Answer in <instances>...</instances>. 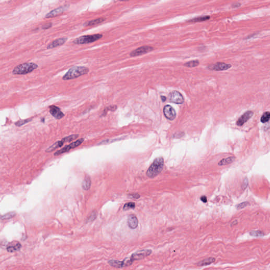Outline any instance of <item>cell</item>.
Listing matches in <instances>:
<instances>
[{
	"mask_svg": "<svg viewBox=\"0 0 270 270\" xmlns=\"http://www.w3.org/2000/svg\"><path fill=\"white\" fill-rule=\"evenodd\" d=\"M129 197L131 198H134V199H138L140 197V196L139 194H131L130 195H129Z\"/></svg>",
	"mask_w": 270,
	"mask_h": 270,
	"instance_id": "32",
	"label": "cell"
},
{
	"mask_svg": "<svg viewBox=\"0 0 270 270\" xmlns=\"http://www.w3.org/2000/svg\"><path fill=\"white\" fill-rule=\"evenodd\" d=\"M102 37H103V35L100 34L90 35H84V36H80L78 38H77V39L73 41V43L75 44H77V45L87 44V43L93 42L96 41L98 40Z\"/></svg>",
	"mask_w": 270,
	"mask_h": 270,
	"instance_id": "5",
	"label": "cell"
},
{
	"mask_svg": "<svg viewBox=\"0 0 270 270\" xmlns=\"http://www.w3.org/2000/svg\"><path fill=\"white\" fill-rule=\"evenodd\" d=\"M79 137V135L78 134H74V135H70L67 137H64L63 139H61V140L56 141V143H53L52 145L51 146L49 147L48 148H47L46 150V153H51L55 150L56 149L58 148L59 147H62L64 143L68 142H70V141H73L75 139L78 138V137Z\"/></svg>",
	"mask_w": 270,
	"mask_h": 270,
	"instance_id": "4",
	"label": "cell"
},
{
	"mask_svg": "<svg viewBox=\"0 0 270 270\" xmlns=\"http://www.w3.org/2000/svg\"><path fill=\"white\" fill-rule=\"evenodd\" d=\"M164 164V161L163 158L161 157L156 158L147 170L146 172L147 177L150 178L155 177L163 170Z\"/></svg>",
	"mask_w": 270,
	"mask_h": 270,
	"instance_id": "1",
	"label": "cell"
},
{
	"mask_svg": "<svg viewBox=\"0 0 270 270\" xmlns=\"http://www.w3.org/2000/svg\"><path fill=\"white\" fill-rule=\"evenodd\" d=\"M91 185V181L90 178L87 176L84 178L82 183V187L83 190L85 191H88L90 188Z\"/></svg>",
	"mask_w": 270,
	"mask_h": 270,
	"instance_id": "20",
	"label": "cell"
},
{
	"mask_svg": "<svg viewBox=\"0 0 270 270\" xmlns=\"http://www.w3.org/2000/svg\"><path fill=\"white\" fill-rule=\"evenodd\" d=\"M241 4H240V3H234L233 4V5H232L233 6V8H238V7H239V6H241Z\"/></svg>",
	"mask_w": 270,
	"mask_h": 270,
	"instance_id": "36",
	"label": "cell"
},
{
	"mask_svg": "<svg viewBox=\"0 0 270 270\" xmlns=\"http://www.w3.org/2000/svg\"><path fill=\"white\" fill-rule=\"evenodd\" d=\"M117 107L116 106H111L107 107L105 110H111V111H115L116 109H117Z\"/></svg>",
	"mask_w": 270,
	"mask_h": 270,
	"instance_id": "34",
	"label": "cell"
},
{
	"mask_svg": "<svg viewBox=\"0 0 270 270\" xmlns=\"http://www.w3.org/2000/svg\"><path fill=\"white\" fill-rule=\"evenodd\" d=\"M151 253L152 251L150 250H140L133 253L130 258L133 261L135 260H141L147 256H149V255L151 254Z\"/></svg>",
	"mask_w": 270,
	"mask_h": 270,
	"instance_id": "10",
	"label": "cell"
},
{
	"mask_svg": "<svg viewBox=\"0 0 270 270\" xmlns=\"http://www.w3.org/2000/svg\"><path fill=\"white\" fill-rule=\"evenodd\" d=\"M200 64V62L198 60H193L191 61L190 62H188L184 64V66L186 67H190V68H193V67H195L197 66Z\"/></svg>",
	"mask_w": 270,
	"mask_h": 270,
	"instance_id": "24",
	"label": "cell"
},
{
	"mask_svg": "<svg viewBox=\"0 0 270 270\" xmlns=\"http://www.w3.org/2000/svg\"><path fill=\"white\" fill-rule=\"evenodd\" d=\"M108 264L110 266L116 268H121L124 267L123 261H120L118 260H110L108 261Z\"/></svg>",
	"mask_w": 270,
	"mask_h": 270,
	"instance_id": "18",
	"label": "cell"
},
{
	"mask_svg": "<svg viewBox=\"0 0 270 270\" xmlns=\"http://www.w3.org/2000/svg\"></svg>",
	"mask_w": 270,
	"mask_h": 270,
	"instance_id": "40",
	"label": "cell"
},
{
	"mask_svg": "<svg viewBox=\"0 0 270 270\" xmlns=\"http://www.w3.org/2000/svg\"><path fill=\"white\" fill-rule=\"evenodd\" d=\"M200 200H201L202 202L204 203H207V202H208V199H207V197H206V196H202V197L200 198Z\"/></svg>",
	"mask_w": 270,
	"mask_h": 270,
	"instance_id": "35",
	"label": "cell"
},
{
	"mask_svg": "<svg viewBox=\"0 0 270 270\" xmlns=\"http://www.w3.org/2000/svg\"><path fill=\"white\" fill-rule=\"evenodd\" d=\"M105 20V19L103 18H100L98 19H96V20H94L91 21H90L88 23V24H87V25H89V26H92V25H97V24H99L100 23H101V22H103V21Z\"/></svg>",
	"mask_w": 270,
	"mask_h": 270,
	"instance_id": "26",
	"label": "cell"
},
{
	"mask_svg": "<svg viewBox=\"0 0 270 270\" xmlns=\"http://www.w3.org/2000/svg\"><path fill=\"white\" fill-rule=\"evenodd\" d=\"M253 113H254L252 111H246L238 118L236 122V125H238V126H242L244 123H246L249 119L251 118L252 116L253 115Z\"/></svg>",
	"mask_w": 270,
	"mask_h": 270,
	"instance_id": "13",
	"label": "cell"
},
{
	"mask_svg": "<svg viewBox=\"0 0 270 270\" xmlns=\"http://www.w3.org/2000/svg\"><path fill=\"white\" fill-rule=\"evenodd\" d=\"M161 99H162V101H165L166 100V98L165 97H164V96H163V97H161Z\"/></svg>",
	"mask_w": 270,
	"mask_h": 270,
	"instance_id": "38",
	"label": "cell"
},
{
	"mask_svg": "<svg viewBox=\"0 0 270 270\" xmlns=\"http://www.w3.org/2000/svg\"><path fill=\"white\" fill-rule=\"evenodd\" d=\"M67 38H60L56 39V40L53 41L52 42L50 43L47 46V49H53L62 46L67 41Z\"/></svg>",
	"mask_w": 270,
	"mask_h": 270,
	"instance_id": "17",
	"label": "cell"
},
{
	"mask_svg": "<svg viewBox=\"0 0 270 270\" xmlns=\"http://www.w3.org/2000/svg\"><path fill=\"white\" fill-rule=\"evenodd\" d=\"M21 248V244L17 241H13L11 242L8 245L6 250L10 253L16 252L20 249Z\"/></svg>",
	"mask_w": 270,
	"mask_h": 270,
	"instance_id": "14",
	"label": "cell"
},
{
	"mask_svg": "<svg viewBox=\"0 0 270 270\" xmlns=\"http://www.w3.org/2000/svg\"><path fill=\"white\" fill-rule=\"evenodd\" d=\"M154 50L153 48L149 46H141L140 48L136 49L135 50L133 51L130 56H136L144 55L147 53L149 52Z\"/></svg>",
	"mask_w": 270,
	"mask_h": 270,
	"instance_id": "9",
	"label": "cell"
},
{
	"mask_svg": "<svg viewBox=\"0 0 270 270\" xmlns=\"http://www.w3.org/2000/svg\"><path fill=\"white\" fill-rule=\"evenodd\" d=\"M49 111L53 117L58 120L62 119L65 116V114L61 111L60 108L54 105L49 107Z\"/></svg>",
	"mask_w": 270,
	"mask_h": 270,
	"instance_id": "12",
	"label": "cell"
},
{
	"mask_svg": "<svg viewBox=\"0 0 270 270\" xmlns=\"http://www.w3.org/2000/svg\"><path fill=\"white\" fill-rule=\"evenodd\" d=\"M89 72V68L83 66H75L69 70L62 77L63 80L76 79L83 75H87Z\"/></svg>",
	"mask_w": 270,
	"mask_h": 270,
	"instance_id": "2",
	"label": "cell"
},
{
	"mask_svg": "<svg viewBox=\"0 0 270 270\" xmlns=\"http://www.w3.org/2000/svg\"><path fill=\"white\" fill-rule=\"evenodd\" d=\"M85 140L84 138H80L78 139L76 141L73 142L72 143L69 144L68 145L66 146L60 150H59L54 154V156H57L60 155L62 154L67 153L68 151H70L71 149H74L76 147H78L83 143V142Z\"/></svg>",
	"mask_w": 270,
	"mask_h": 270,
	"instance_id": "6",
	"label": "cell"
},
{
	"mask_svg": "<svg viewBox=\"0 0 270 270\" xmlns=\"http://www.w3.org/2000/svg\"><path fill=\"white\" fill-rule=\"evenodd\" d=\"M51 26V23H49V24H47L46 25H45V26L44 27H43V29H48Z\"/></svg>",
	"mask_w": 270,
	"mask_h": 270,
	"instance_id": "37",
	"label": "cell"
},
{
	"mask_svg": "<svg viewBox=\"0 0 270 270\" xmlns=\"http://www.w3.org/2000/svg\"><path fill=\"white\" fill-rule=\"evenodd\" d=\"M135 208V203L133 202H129L125 204L123 206V211H127V210L133 209Z\"/></svg>",
	"mask_w": 270,
	"mask_h": 270,
	"instance_id": "27",
	"label": "cell"
},
{
	"mask_svg": "<svg viewBox=\"0 0 270 270\" xmlns=\"http://www.w3.org/2000/svg\"><path fill=\"white\" fill-rule=\"evenodd\" d=\"M38 68L36 63L33 62L24 63L14 68L12 73L15 75H24L32 73Z\"/></svg>",
	"mask_w": 270,
	"mask_h": 270,
	"instance_id": "3",
	"label": "cell"
},
{
	"mask_svg": "<svg viewBox=\"0 0 270 270\" xmlns=\"http://www.w3.org/2000/svg\"><path fill=\"white\" fill-rule=\"evenodd\" d=\"M119 1H128V0H119Z\"/></svg>",
	"mask_w": 270,
	"mask_h": 270,
	"instance_id": "39",
	"label": "cell"
},
{
	"mask_svg": "<svg viewBox=\"0 0 270 270\" xmlns=\"http://www.w3.org/2000/svg\"><path fill=\"white\" fill-rule=\"evenodd\" d=\"M164 114L166 118L170 120H173L176 118V113L175 109L170 105H166L164 108Z\"/></svg>",
	"mask_w": 270,
	"mask_h": 270,
	"instance_id": "11",
	"label": "cell"
},
{
	"mask_svg": "<svg viewBox=\"0 0 270 270\" xmlns=\"http://www.w3.org/2000/svg\"><path fill=\"white\" fill-rule=\"evenodd\" d=\"M235 159V158L234 157H229L226 158L222 159L218 163V165L219 166L227 165L232 163L233 161H234Z\"/></svg>",
	"mask_w": 270,
	"mask_h": 270,
	"instance_id": "21",
	"label": "cell"
},
{
	"mask_svg": "<svg viewBox=\"0 0 270 270\" xmlns=\"http://www.w3.org/2000/svg\"><path fill=\"white\" fill-rule=\"evenodd\" d=\"M250 235L251 236H255V237H259V236H263L264 234L263 232L260 231H254L250 232Z\"/></svg>",
	"mask_w": 270,
	"mask_h": 270,
	"instance_id": "29",
	"label": "cell"
},
{
	"mask_svg": "<svg viewBox=\"0 0 270 270\" xmlns=\"http://www.w3.org/2000/svg\"><path fill=\"white\" fill-rule=\"evenodd\" d=\"M169 101L175 104H182L184 101L183 97L177 91H173L168 95Z\"/></svg>",
	"mask_w": 270,
	"mask_h": 270,
	"instance_id": "7",
	"label": "cell"
},
{
	"mask_svg": "<svg viewBox=\"0 0 270 270\" xmlns=\"http://www.w3.org/2000/svg\"><path fill=\"white\" fill-rule=\"evenodd\" d=\"M250 203L248 202H242L241 203L239 204L236 206V208H238V210L242 209L243 208H245Z\"/></svg>",
	"mask_w": 270,
	"mask_h": 270,
	"instance_id": "30",
	"label": "cell"
},
{
	"mask_svg": "<svg viewBox=\"0 0 270 270\" xmlns=\"http://www.w3.org/2000/svg\"><path fill=\"white\" fill-rule=\"evenodd\" d=\"M270 120V112L266 111L262 115L261 117V121L262 123H268Z\"/></svg>",
	"mask_w": 270,
	"mask_h": 270,
	"instance_id": "22",
	"label": "cell"
},
{
	"mask_svg": "<svg viewBox=\"0 0 270 270\" xmlns=\"http://www.w3.org/2000/svg\"><path fill=\"white\" fill-rule=\"evenodd\" d=\"M128 224L131 229H135L138 225V220L135 215H130L128 218Z\"/></svg>",
	"mask_w": 270,
	"mask_h": 270,
	"instance_id": "15",
	"label": "cell"
},
{
	"mask_svg": "<svg viewBox=\"0 0 270 270\" xmlns=\"http://www.w3.org/2000/svg\"><path fill=\"white\" fill-rule=\"evenodd\" d=\"M67 9V6H61V7L58 8H56V9L51 11L50 12H49L48 14H46V18H52L53 16H56L57 15L61 13L62 12H64Z\"/></svg>",
	"mask_w": 270,
	"mask_h": 270,
	"instance_id": "16",
	"label": "cell"
},
{
	"mask_svg": "<svg viewBox=\"0 0 270 270\" xmlns=\"http://www.w3.org/2000/svg\"><path fill=\"white\" fill-rule=\"evenodd\" d=\"M32 120V119H24V120H19V121H17L15 123V125L16 126H18V127H21V126H22L23 125H25V124H26V123H29L30 121H31Z\"/></svg>",
	"mask_w": 270,
	"mask_h": 270,
	"instance_id": "28",
	"label": "cell"
},
{
	"mask_svg": "<svg viewBox=\"0 0 270 270\" xmlns=\"http://www.w3.org/2000/svg\"><path fill=\"white\" fill-rule=\"evenodd\" d=\"M96 217H97L96 212H93L92 214H91L90 216H89V218L87 220L88 221V222H91V221H93L95 220Z\"/></svg>",
	"mask_w": 270,
	"mask_h": 270,
	"instance_id": "31",
	"label": "cell"
},
{
	"mask_svg": "<svg viewBox=\"0 0 270 270\" xmlns=\"http://www.w3.org/2000/svg\"><path fill=\"white\" fill-rule=\"evenodd\" d=\"M232 67L231 64H227L225 63L217 62L213 65H210L208 67V68L210 70L213 71H225Z\"/></svg>",
	"mask_w": 270,
	"mask_h": 270,
	"instance_id": "8",
	"label": "cell"
},
{
	"mask_svg": "<svg viewBox=\"0 0 270 270\" xmlns=\"http://www.w3.org/2000/svg\"><path fill=\"white\" fill-rule=\"evenodd\" d=\"M210 16H203L198 17L196 18H194L193 19H191L189 22H202L204 21L208 20V19H210Z\"/></svg>",
	"mask_w": 270,
	"mask_h": 270,
	"instance_id": "23",
	"label": "cell"
},
{
	"mask_svg": "<svg viewBox=\"0 0 270 270\" xmlns=\"http://www.w3.org/2000/svg\"><path fill=\"white\" fill-rule=\"evenodd\" d=\"M16 213L14 212H11L1 216V220H9L15 216Z\"/></svg>",
	"mask_w": 270,
	"mask_h": 270,
	"instance_id": "25",
	"label": "cell"
},
{
	"mask_svg": "<svg viewBox=\"0 0 270 270\" xmlns=\"http://www.w3.org/2000/svg\"><path fill=\"white\" fill-rule=\"evenodd\" d=\"M248 185V180L245 178V179H244V181H243V186H242V187H243V190H245V189H246V188L247 187V186Z\"/></svg>",
	"mask_w": 270,
	"mask_h": 270,
	"instance_id": "33",
	"label": "cell"
},
{
	"mask_svg": "<svg viewBox=\"0 0 270 270\" xmlns=\"http://www.w3.org/2000/svg\"><path fill=\"white\" fill-rule=\"evenodd\" d=\"M215 261V258H206L203 261H200L197 264L198 266H206L208 265L212 264L213 263H214Z\"/></svg>",
	"mask_w": 270,
	"mask_h": 270,
	"instance_id": "19",
	"label": "cell"
}]
</instances>
